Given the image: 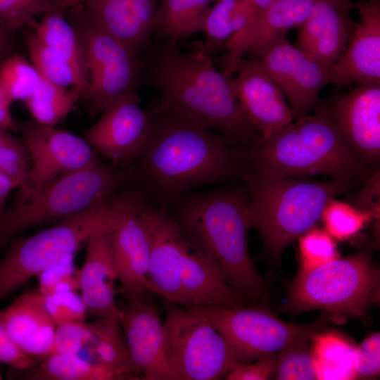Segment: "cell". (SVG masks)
Returning a JSON list of instances; mask_svg holds the SVG:
<instances>
[{
	"mask_svg": "<svg viewBox=\"0 0 380 380\" xmlns=\"http://www.w3.org/2000/svg\"><path fill=\"white\" fill-rule=\"evenodd\" d=\"M147 113L148 141L129 168L148 201L165 208L194 188L241 177L246 163L224 137L175 108L158 105Z\"/></svg>",
	"mask_w": 380,
	"mask_h": 380,
	"instance_id": "cell-1",
	"label": "cell"
},
{
	"mask_svg": "<svg viewBox=\"0 0 380 380\" xmlns=\"http://www.w3.org/2000/svg\"><path fill=\"white\" fill-rule=\"evenodd\" d=\"M249 196L229 189L189 191L165 208L185 237L246 303L267 295L248 246L244 211Z\"/></svg>",
	"mask_w": 380,
	"mask_h": 380,
	"instance_id": "cell-2",
	"label": "cell"
},
{
	"mask_svg": "<svg viewBox=\"0 0 380 380\" xmlns=\"http://www.w3.org/2000/svg\"><path fill=\"white\" fill-rule=\"evenodd\" d=\"M168 39L149 61L148 79L160 106L181 110L232 144L246 146L260 132L251 124L230 84L199 44L184 52Z\"/></svg>",
	"mask_w": 380,
	"mask_h": 380,
	"instance_id": "cell-3",
	"label": "cell"
},
{
	"mask_svg": "<svg viewBox=\"0 0 380 380\" xmlns=\"http://www.w3.org/2000/svg\"><path fill=\"white\" fill-rule=\"evenodd\" d=\"M238 151L246 163L287 177L321 175L355 184L368 172L326 106Z\"/></svg>",
	"mask_w": 380,
	"mask_h": 380,
	"instance_id": "cell-4",
	"label": "cell"
},
{
	"mask_svg": "<svg viewBox=\"0 0 380 380\" xmlns=\"http://www.w3.org/2000/svg\"><path fill=\"white\" fill-rule=\"evenodd\" d=\"M241 177L250 190L244 211L248 229H255L271 258L315 226L327 204L354 184L335 179L308 182L246 163Z\"/></svg>",
	"mask_w": 380,
	"mask_h": 380,
	"instance_id": "cell-5",
	"label": "cell"
},
{
	"mask_svg": "<svg viewBox=\"0 0 380 380\" xmlns=\"http://www.w3.org/2000/svg\"><path fill=\"white\" fill-rule=\"evenodd\" d=\"M132 182L130 168L101 161L63 175L26 201L0 210V249L24 231L108 203Z\"/></svg>",
	"mask_w": 380,
	"mask_h": 380,
	"instance_id": "cell-6",
	"label": "cell"
},
{
	"mask_svg": "<svg viewBox=\"0 0 380 380\" xmlns=\"http://www.w3.org/2000/svg\"><path fill=\"white\" fill-rule=\"evenodd\" d=\"M379 282L372 254L362 251L311 269H301L291 283L285 310H322L362 317Z\"/></svg>",
	"mask_w": 380,
	"mask_h": 380,
	"instance_id": "cell-7",
	"label": "cell"
},
{
	"mask_svg": "<svg viewBox=\"0 0 380 380\" xmlns=\"http://www.w3.org/2000/svg\"><path fill=\"white\" fill-rule=\"evenodd\" d=\"M109 203L33 235L13 239L0 259V301L49 267L73 260L90 235L106 224Z\"/></svg>",
	"mask_w": 380,
	"mask_h": 380,
	"instance_id": "cell-8",
	"label": "cell"
},
{
	"mask_svg": "<svg viewBox=\"0 0 380 380\" xmlns=\"http://www.w3.org/2000/svg\"><path fill=\"white\" fill-rule=\"evenodd\" d=\"M165 351L179 380L220 379L240 363L199 308L165 300Z\"/></svg>",
	"mask_w": 380,
	"mask_h": 380,
	"instance_id": "cell-9",
	"label": "cell"
},
{
	"mask_svg": "<svg viewBox=\"0 0 380 380\" xmlns=\"http://www.w3.org/2000/svg\"><path fill=\"white\" fill-rule=\"evenodd\" d=\"M68 10L89 73V88L82 98L95 115L118 98L137 93L143 65L139 53L91 23L78 5Z\"/></svg>",
	"mask_w": 380,
	"mask_h": 380,
	"instance_id": "cell-10",
	"label": "cell"
},
{
	"mask_svg": "<svg viewBox=\"0 0 380 380\" xmlns=\"http://www.w3.org/2000/svg\"><path fill=\"white\" fill-rule=\"evenodd\" d=\"M225 338L240 363L276 354L300 335L322 329L332 315L324 312L315 322L296 324L279 319L264 307L208 306L199 308Z\"/></svg>",
	"mask_w": 380,
	"mask_h": 380,
	"instance_id": "cell-11",
	"label": "cell"
},
{
	"mask_svg": "<svg viewBox=\"0 0 380 380\" xmlns=\"http://www.w3.org/2000/svg\"><path fill=\"white\" fill-rule=\"evenodd\" d=\"M29 151L30 169L26 186L18 190L13 204L20 203L57 177L101 161L83 139L55 126L34 121L17 122Z\"/></svg>",
	"mask_w": 380,
	"mask_h": 380,
	"instance_id": "cell-12",
	"label": "cell"
},
{
	"mask_svg": "<svg viewBox=\"0 0 380 380\" xmlns=\"http://www.w3.org/2000/svg\"><path fill=\"white\" fill-rule=\"evenodd\" d=\"M139 201V191L129 184L109 203L108 229L118 281L128 298L151 292L149 241Z\"/></svg>",
	"mask_w": 380,
	"mask_h": 380,
	"instance_id": "cell-13",
	"label": "cell"
},
{
	"mask_svg": "<svg viewBox=\"0 0 380 380\" xmlns=\"http://www.w3.org/2000/svg\"><path fill=\"white\" fill-rule=\"evenodd\" d=\"M139 103L137 93L118 98L83 136L99 155L122 169L132 165L148 141V116Z\"/></svg>",
	"mask_w": 380,
	"mask_h": 380,
	"instance_id": "cell-14",
	"label": "cell"
},
{
	"mask_svg": "<svg viewBox=\"0 0 380 380\" xmlns=\"http://www.w3.org/2000/svg\"><path fill=\"white\" fill-rule=\"evenodd\" d=\"M287 99L293 120L310 114L319 91L331 82V70L312 59L287 39L274 40L258 59Z\"/></svg>",
	"mask_w": 380,
	"mask_h": 380,
	"instance_id": "cell-15",
	"label": "cell"
},
{
	"mask_svg": "<svg viewBox=\"0 0 380 380\" xmlns=\"http://www.w3.org/2000/svg\"><path fill=\"white\" fill-rule=\"evenodd\" d=\"M150 292L129 297L119 319L132 361L145 380H179L165 348L163 322L147 299Z\"/></svg>",
	"mask_w": 380,
	"mask_h": 380,
	"instance_id": "cell-16",
	"label": "cell"
},
{
	"mask_svg": "<svg viewBox=\"0 0 380 380\" xmlns=\"http://www.w3.org/2000/svg\"><path fill=\"white\" fill-rule=\"evenodd\" d=\"M353 7L359 11L360 20L330 68V84L337 87L380 84V0H362Z\"/></svg>",
	"mask_w": 380,
	"mask_h": 380,
	"instance_id": "cell-17",
	"label": "cell"
},
{
	"mask_svg": "<svg viewBox=\"0 0 380 380\" xmlns=\"http://www.w3.org/2000/svg\"><path fill=\"white\" fill-rule=\"evenodd\" d=\"M235 73L232 88L261 136L272 135L293 121L286 99L259 60L243 58Z\"/></svg>",
	"mask_w": 380,
	"mask_h": 380,
	"instance_id": "cell-18",
	"label": "cell"
},
{
	"mask_svg": "<svg viewBox=\"0 0 380 380\" xmlns=\"http://www.w3.org/2000/svg\"><path fill=\"white\" fill-rule=\"evenodd\" d=\"M327 108L336 127L360 158L367 165H377L380 158V84L359 85Z\"/></svg>",
	"mask_w": 380,
	"mask_h": 380,
	"instance_id": "cell-19",
	"label": "cell"
},
{
	"mask_svg": "<svg viewBox=\"0 0 380 380\" xmlns=\"http://www.w3.org/2000/svg\"><path fill=\"white\" fill-rule=\"evenodd\" d=\"M316 0H272L258 18L234 33L225 42L227 54L222 74L229 79L243 56L258 60L262 52L277 37L295 27H300L309 15Z\"/></svg>",
	"mask_w": 380,
	"mask_h": 380,
	"instance_id": "cell-20",
	"label": "cell"
},
{
	"mask_svg": "<svg viewBox=\"0 0 380 380\" xmlns=\"http://www.w3.org/2000/svg\"><path fill=\"white\" fill-rule=\"evenodd\" d=\"M353 4L338 0H316L299 27L295 46L321 65L331 68L346 49L353 25Z\"/></svg>",
	"mask_w": 380,
	"mask_h": 380,
	"instance_id": "cell-21",
	"label": "cell"
},
{
	"mask_svg": "<svg viewBox=\"0 0 380 380\" xmlns=\"http://www.w3.org/2000/svg\"><path fill=\"white\" fill-rule=\"evenodd\" d=\"M158 0H87L77 4L83 15L137 53L154 31Z\"/></svg>",
	"mask_w": 380,
	"mask_h": 380,
	"instance_id": "cell-22",
	"label": "cell"
},
{
	"mask_svg": "<svg viewBox=\"0 0 380 380\" xmlns=\"http://www.w3.org/2000/svg\"><path fill=\"white\" fill-rule=\"evenodd\" d=\"M87 245L84 262L80 269V290L86 305L87 315L96 318L119 316L115 288L118 274L108 221L104 227L90 235Z\"/></svg>",
	"mask_w": 380,
	"mask_h": 380,
	"instance_id": "cell-23",
	"label": "cell"
},
{
	"mask_svg": "<svg viewBox=\"0 0 380 380\" xmlns=\"http://www.w3.org/2000/svg\"><path fill=\"white\" fill-rule=\"evenodd\" d=\"M0 322L24 352L37 358L51 353L56 329L44 296L26 291L0 310Z\"/></svg>",
	"mask_w": 380,
	"mask_h": 380,
	"instance_id": "cell-24",
	"label": "cell"
},
{
	"mask_svg": "<svg viewBox=\"0 0 380 380\" xmlns=\"http://www.w3.org/2000/svg\"><path fill=\"white\" fill-rule=\"evenodd\" d=\"M91 335L85 347L91 360L121 375L124 380L143 379L130 357L119 316L91 322Z\"/></svg>",
	"mask_w": 380,
	"mask_h": 380,
	"instance_id": "cell-25",
	"label": "cell"
},
{
	"mask_svg": "<svg viewBox=\"0 0 380 380\" xmlns=\"http://www.w3.org/2000/svg\"><path fill=\"white\" fill-rule=\"evenodd\" d=\"M313 360L317 379H357V345L334 331L312 336Z\"/></svg>",
	"mask_w": 380,
	"mask_h": 380,
	"instance_id": "cell-26",
	"label": "cell"
},
{
	"mask_svg": "<svg viewBox=\"0 0 380 380\" xmlns=\"http://www.w3.org/2000/svg\"><path fill=\"white\" fill-rule=\"evenodd\" d=\"M64 13V11L54 7L44 13L41 20H37L31 27L39 38L58 50L70 63L80 82L83 96L89 84L88 70L77 34Z\"/></svg>",
	"mask_w": 380,
	"mask_h": 380,
	"instance_id": "cell-27",
	"label": "cell"
},
{
	"mask_svg": "<svg viewBox=\"0 0 380 380\" xmlns=\"http://www.w3.org/2000/svg\"><path fill=\"white\" fill-rule=\"evenodd\" d=\"M26 380H124L118 373L79 355L51 353L19 372Z\"/></svg>",
	"mask_w": 380,
	"mask_h": 380,
	"instance_id": "cell-28",
	"label": "cell"
},
{
	"mask_svg": "<svg viewBox=\"0 0 380 380\" xmlns=\"http://www.w3.org/2000/svg\"><path fill=\"white\" fill-rule=\"evenodd\" d=\"M215 0H162L158 5L154 31L178 41L201 31L203 18Z\"/></svg>",
	"mask_w": 380,
	"mask_h": 380,
	"instance_id": "cell-29",
	"label": "cell"
},
{
	"mask_svg": "<svg viewBox=\"0 0 380 380\" xmlns=\"http://www.w3.org/2000/svg\"><path fill=\"white\" fill-rule=\"evenodd\" d=\"M81 98L82 94L76 88L61 87L41 77L37 87L24 103L34 122L56 126Z\"/></svg>",
	"mask_w": 380,
	"mask_h": 380,
	"instance_id": "cell-30",
	"label": "cell"
},
{
	"mask_svg": "<svg viewBox=\"0 0 380 380\" xmlns=\"http://www.w3.org/2000/svg\"><path fill=\"white\" fill-rule=\"evenodd\" d=\"M24 36L32 63L41 77L61 87H75L82 96L80 82L66 58L39 38L32 30H25Z\"/></svg>",
	"mask_w": 380,
	"mask_h": 380,
	"instance_id": "cell-31",
	"label": "cell"
},
{
	"mask_svg": "<svg viewBox=\"0 0 380 380\" xmlns=\"http://www.w3.org/2000/svg\"><path fill=\"white\" fill-rule=\"evenodd\" d=\"M321 329L308 331L289 343L277 353L272 379H317L313 360L312 336Z\"/></svg>",
	"mask_w": 380,
	"mask_h": 380,
	"instance_id": "cell-32",
	"label": "cell"
},
{
	"mask_svg": "<svg viewBox=\"0 0 380 380\" xmlns=\"http://www.w3.org/2000/svg\"><path fill=\"white\" fill-rule=\"evenodd\" d=\"M41 75L34 65L18 54L0 63V85L12 102H25L37 87Z\"/></svg>",
	"mask_w": 380,
	"mask_h": 380,
	"instance_id": "cell-33",
	"label": "cell"
},
{
	"mask_svg": "<svg viewBox=\"0 0 380 380\" xmlns=\"http://www.w3.org/2000/svg\"><path fill=\"white\" fill-rule=\"evenodd\" d=\"M376 215L346 202L331 200L325 206L321 218L325 230L338 240L348 239L358 233Z\"/></svg>",
	"mask_w": 380,
	"mask_h": 380,
	"instance_id": "cell-34",
	"label": "cell"
},
{
	"mask_svg": "<svg viewBox=\"0 0 380 380\" xmlns=\"http://www.w3.org/2000/svg\"><path fill=\"white\" fill-rule=\"evenodd\" d=\"M30 169L28 148L22 139L0 128V172L7 175L19 189L27 184Z\"/></svg>",
	"mask_w": 380,
	"mask_h": 380,
	"instance_id": "cell-35",
	"label": "cell"
},
{
	"mask_svg": "<svg viewBox=\"0 0 380 380\" xmlns=\"http://www.w3.org/2000/svg\"><path fill=\"white\" fill-rule=\"evenodd\" d=\"M57 0H0V25L8 32L32 27L36 17L56 7Z\"/></svg>",
	"mask_w": 380,
	"mask_h": 380,
	"instance_id": "cell-36",
	"label": "cell"
},
{
	"mask_svg": "<svg viewBox=\"0 0 380 380\" xmlns=\"http://www.w3.org/2000/svg\"><path fill=\"white\" fill-rule=\"evenodd\" d=\"M301 269H311L338 257L334 239L315 226L298 239Z\"/></svg>",
	"mask_w": 380,
	"mask_h": 380,
	"instance_id": "cell-37",
	"label": "cell"
},
{
	"mask_svg": "<svg viewBox=\"0 0 380 380\" xmlns=\"http://www.w3.org/2000/svg\"><path fill=\"white\" fill-rule=\"evenodd\" d=\"M236 0H215L203 18L202 29L206 37V51L217 49L233 34L232 13Z\"/></svg>",
	"mask_w": 380,
	"mask_h": 380,
	"instance_id": "cell-38",
	"label": "cell"
},
{
	"mask_svg": "<svg viewBox=\"0 0 380 380\" xmlns=\"http://www.w3.org/2000/svg\"><path fill=\"white\" fill-rule=\"evenodd\" d=\"M39 276L38 292L43 296L80 290V269L73 260L53 265Z\"/></svg>",
	"mask_w": 380,
	"mask_h": 380,
	"instance_id": "cell-39",
	"label": "cell"
},
{
	"mask_svg": "<svg viewBox=\"0 0 380 380\" xmlns=\"http://www.w3.org/2000/svg\"><path fill=\"white\" fill-rule=\"evenodd\" d=\"M44 304L56 325L84 322L87 308L81 295L77 291H67L44 296Z\"/></svg>",
	"mask_w": 380,
	"mask_h": 380,
	"instance_id": "cell-40",
	"label": "cell"
},
{
	"mask_svg": "<svg viewBox=\"0 0 380 380\" xmlns=\"http://www.w3.org/2000/svg\"><path fill=\"white\" fill-rule=\"evenodd\" d=\"M91 335V322H72L57 325L51 353L79 355Z\"/></svg>",
	"mask_w": 380,
	"mask_h": 380,
	"instance_id": "cell-41",
	"label": "cell"
},
{
	"mask_svg": "<svg viewBox=\"0 0 380 380\" xmlns=\"http://www.w3.org/2000/svg\"><path fill=\"white\" fill-rule=\"evenodd\" d=\"M357 379L376 377L380 371V334L373 333L357 346Z\"/></svg>",
	"mask_w": 380,
	"mask_h": 380,
	"instance_id": "cell-42",
	"label": "cell"
},
{
	"mask_svg": "<svg viewBox=\"0 0 380 380\" xmlns=\"http://www.w3.org/2000/svg\"><path fill=\"white\" fill-rule=\"evenodd\" d=\"M277 353L260 357L254 362L239 363L225 376L228 380H266L274 372Z\"/></svg>",
	"mask_w": 380,
	"mask_h": 380,
	"instance_id": "cell-43",
	"label": "cell"
},
{
	"mask_svg": "<svg viewBox=\"0 0 380 380\" xmlns=\"http://www.w3.org/2000/svg\"><path fill=\"white\" fill-rule=\"evenodd\" d=\"M37 357L24 352L12 340L4 327L0 322V362L17 372L26 370L32 367Z\"/></svg>",
	"mask_w": 380,
	"mask_h": 380,
	"instance_id": "cell-44",
	"label": "cell"
},
{
	"mask_svg": "<svg viewBox=\"0 0 380 380\" xmlns=\"http://www.w3.org/2000/svg\"><path fill=\"white\" fill-rule=\"evenodd\" d=\"M365 187L355 197V205L357 208L370 211L379 215V171L372 175L367 181Z\"/></svg>",
	"mask_w": 380,
	"mask_h": 380,
	"instance_id": "cell-45",
	"label": "cell"
},
{
	"mask_svg": "<svg viewBox=\"0 0 380 380\" xmlns=\"http://www.w3.org/2000/svg\"><path fill=\"white\" fill-rule=\"evenodd\" d=\"M260 14L261 13L249 1L236 0L232 13L234 33L255 22Z\"/></svg>",
	"mask_w": 380,
	"mask_h": 380,
	"instance_id": "cell-46",
	"label": "cell"
},
{
	"mask_svg": "<svg viewBox=\"0 0 380 380\" xmlns=\"http://www.w3.org/2000/svg\"><path fill=\"white\" fill-rule=\"evenodd\" d=\"M11 101L0 85V128L8 131H18L17 122L10 110Z\"/></svg>",
	"mask_w": 380,
	"mask_h": 380,
	"instance_id": "cell-47",
	"label": "cell"
},
{
	"mask_svg": "<svg viewBox=\"0 0 380 380\" xmlns=\"http://www.w3.org/2000/svg\"><path fill=\"white\" fill-rule=\"evenodd\" d=\"M13 34L6 30L0 25V63L13 54L14 48Z\"/></svg>",
	"mask_w": 380,
	"mask_h": 380,
	"instance_id": "cell-48",
	"label": "cell"
},
{
	"mask_svg": "<svg viewBox=\"0 0 380 380\" xmlns=\"http://www.w3.org/2000/svg\"><path fill=\"white\" fill-rule=\"evenodd\" d=\"M15 188L16 185L11 179L0 172V210L6 207V202L10 193Z\"/></svg>",
	"mask_w": 380,
	"mask_h": 380,
	"instance_id": "cell-49",
	"label": "cell"
},
{
	"mask_svg": "<svg viewBox=\"0 0 380 380\" xmlns=\"http://www.w3.org/2000/svg\"><path fill=\"white\" fill-rule=\"evenodd\" d=\"M85 1L87 0H57L56 7L65 11L70 8L83 3Z\"/></svg>",
	"mask_w": 380,
	"mask_h": 380,
	"instance_id": "cell-50",
	"label": "cell"
},
{
	"mask_svg": "<svg viewBox=\"0 0 380 380\" xmlns=\"http://www.w3.org/2000/svg\"><path fill=\"white\" fill-rule=\"evenodd\" d=\"M248 1H249L261 13L272 1V0H248Z\"/></svg>",
	"mask_w": 380,
	"mask_h": 380,
	"instance_id": "cell-51",
	"label": "cell"
},
{
	"mask_svg": "<svg viewBox=\"0 0 380 380\" xmlns=\"http://www.w3.org/2000/svg\"><path fill=\"white\" fill-rule=\"evenodd\" d=\"M340 1L347 4H352L351 0H340Z\"/></svg>",
	"mask_w": 380,
	"mask_h": 380,
	"instance_id": "cell-52",
	"label": "cell"
},
{
	"mask_svg": "<svg viewBox=\"0 0 380 380\" xmlns=\"http://www.w3.org/2000/svg\"><path fill=\"white\" fill-rule=\"evenodd\" d=\"M2 379V376H1V373H0V379Z\"/></svg>",
	"mask_w": 380,
	"mask_h": 380,
	"instance_id": "cell-53",
	"label": "cell"
},
{
	"mask_svg": "<svg viewBox=\"0 0 380 380\" xmlns=\"http://www.w3.org/2000/svg\"><path fill=\"white\" fill-rule=\"evenodd\" d=\"M338 1H340V0H338ZM341 2H342V1H341ZM344 4H345V3H344ZM350 5H352V4H350Z\"/></svg>",
	"mask_w": 380,
	"mask_h": 380,
	"instance_id": "cell-54",
	"label": "cell"
}]
</instances>
